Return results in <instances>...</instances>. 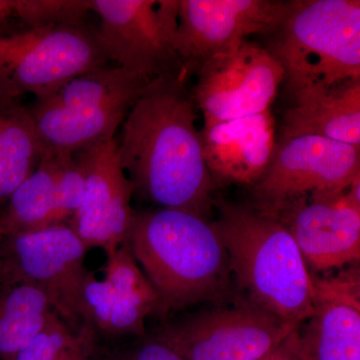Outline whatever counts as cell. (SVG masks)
<instances>
[{"label":"cell","mask_w":360,"mask_h":360,"mask_svg":"<svg viewBox=\"0 0 360 360\" xmlns=\"http://www.w3.org/2000/svg\"><path fill=\"white\" fill-rule=\"evenodd\" d=\"M347 189L300 196L270 215L290 234L311 272L359 262L360 205Z\"/></svg>","instance_id":"cell-13"},{"label":"cell","mask_w":360,"mask_h":360,"mask_svg":"<svg viewBox=\"0 0 360 360\" xmlns=\"http://www.w3.org/2000/svg\"><path fill=\"white\" fill-rule=\"evenodd\" d=\"M104 281L149 315L160 316V300L125 243L106 252Z\"/></svg>","instance_id":"cell-22"},{"label":"cell","mask_w":360,"mask_h":360,"mask_svg":"<svg viewBox=\"0 0 360 360\" xmlns=\"http://www.w3.org/2000/svg\"><path fill=\"white\" fill-rule=\"evenodd\" d=\"M196 110L186 75L151 80L122 123L117 149L134 193L208 220L219 187L203 158Z\"/></svg>","instance_id":"cell-1"},{"label":"cell","mask_w":360,"mask_h":360,"mask_svg":"<svg viewBox=\"0 0 360 360\" xmlns=\"http://www.w3.org/2000/svg\"><path fill=\"white\" fill-rule=\"evenodd\" d=\"M291 98L281 139L315 135L360 148V78L307 89Z\"/></svg>","instance_id":"cell-18"},{"label":"cell","mask_w":360,"mask_h":360,"mask_svg":"<svg viewBox=\"0 0 360 360\" xmlns=\"http://www.w3.org/2000/svg\"><path fill=\"white\" fill-rule=\"evenodd\" d=\"M148 311L117 292L104 279L89 272L82 288L80 316L85 330L92 328L111 335H146Z\"/></svg>","instance_id":"cell-21"},{"label":"cell","mask_w":360,"mask_h":360,"mask_svg":"<svg viewBox=\"0 0 360 360\" xmlns=\"http://www.w3.org/2000/svg\"><path fill=\"white\" fill-rule=\"evenodd\" d=\"M84 182L75 155H41L32 174L9 196L0 217L4 236L70 224L82 203Z\"/></svg>","instance_id":"cell-16"},{"label":"cell","mask_w":360,"mask_h":360,"mask_svg":"<svg viewBox=\"0 0 360 360\" xmlns=\"http://www.w3.org/2000/svg\"><path fill=\"white\" fill-rule=\"evenodd\" d=\"M4 238V232H2L1 229H0V243H1L2 238Z\"/></svg>","instance_id":"cell-28"},{"label":"cell","mask_w":360,"mask_h":360,"mask_svg":"<svg viewBox=\"0 0 360 360\" xmlns=\"http://www.w3.org/2000/svg\"></svg>","instance_id":"cell-29"},{"label":"cell","mask_w":360,"mask_h":360,"mask_svg":"<svg viewBox=\"0 0 360 360\" xmlns=\"http://www.w3.org/2000/svg\"><path fill=\"white\" fill-rule=\"evenodd\" d=\"M297 330L298 328L291 333L274 352L262 360H307L302 354Z\"/></svg>","instance_id":"cell-26"},{"label":"cell","mask_w":360,"mask_h":360,"mask_svg":"<svg viewBox=\"0 0 360 360\" xmlns=\"http://www.w3.org/2000/svg\"><path fill=\"white\" fill-rule=\"evenodd\" d=\"M310 277L312 314L297 330L305 359L360 360L359 269Z\"/></svg>","instance_id":"cell-15"},{"label":"cell","mask_w":360,"mask_h":360,"mask_svg":"<svg viewBox=\"0 0 360 360\" xmlns=\"http://www.w3.org/2000/svg\"><path fill=\"white\" fill-rule=\"evenodd\" d=\"M117 148L115 139L75 153L84 172V193L68 225L87 250H115L124 243L134 219V186L123 170Z\"/></svg>","instance_id":"cell-14"},{"label":"cell","mask_w":360,"mask_h":360,"mask_svg":"<svg viewBox=\"0 0 360 360\" xmlns=\"http://www.w3.org/2000/svg\"><path fill=\"white\" fill-rule=\"evenodd\" d=\"M150 80L108 65L73 78L30 106L41 155H75L115 139Z\"/></svg>","instance_id":"cell-5"},{"label":"cell","mask_w":360,"mask_h":360,"mask_svg":"<svg viewBox=\"0 0 360 360\" xmlns=\"http://www.w3.org/2000/svg\"><path fill=\"white\" fill-rule=\"evenodd\" d=\"M41 149L32 112L20 101L0 99V201L39 165Z\"/></svg>","instance_id":"cell-20"},{"label":"cell","mask_w":360,"mask_h":360,"mask_svg":"<svg viewBox=\"0 0 360 360\" xmlns=\"http://www.w3.org/2000/svg\"><path fill=\"white\" fill-rule=\"evenodd\" d=\"M89 354L90 336L75 333L56 314L14 360H89Z\"/></svg>","instance_id":"cell-23"},{"label":"cell","mask_w":360,"mask_h":360,"mask_svg":"<svg viewBox=\"0 0 360 360\" xmlns=\"http://www.w3.org/2000/svg\"><path fill=\"white\" fill-rule=\"evenodd\" d=\"M200 135L206 167L217 187L255 186L266 174L277 144L270 110L203 124Z\"/></svg>","instance_id":"cell-17"},{"label":"cell","mask_w":360,"mask_h":360,"mask_svg":"<svg viewBox=\"0 0 360 360\" xmlns=\"http://www.w3.org/2000/svg\"><path fill=\"white\" fill-rule=\"evenodd\" d=\"M97 40L118 68L153 80L186 75L175 49L179 0H90Z\"/></svg>","instance_id":"cell-8"},{"label":"cell","mask_w":360,"mask_h":360,"mask_svg":"<svg viewBox=\"0 0 360 360\" xmlns=\"http://www.w3.org/2000/svg\"><path fill=\"white\" fill-rule=\"evenodd\" d=\"M13 20H16L14 0H0V37L15 30H11Z\"/></svg>","instance_id":"cell-27"},{"label":"cell","mask_w":360,"mask_h":360,"mask_svg":"<svg viewBox=\"0 0 360 360\" xmlns=\"http://www.w3.org/2000/svg\"><path fill=\"white\" fill-rule=\"evenodd\" d=\"M160 300V316L236 295L229 255L212 221L182 210L135 212L124 243Z\"/></svg>","instance_id":"cell-2"},{"label":"cell","mask_w":360,"mask_h":360,"mask_svg":"<svg viewBox=\"0 0 360 360\" xmlns=\"http://www.w3.org/2000/svg\"><path fill=\"white\" fill-rule=\"evenodd\" d=\"M15 18L21 28L85 25L90 0H14Z\"/></svg>","instance_id":"cell-24"},{"label":"cell","mask_w":360,"mask_h":360,"mask_svg":"<svg viewBox=\"0 0 360 360\" xmlns=\"http://www.w3.org/2000/svg\"><path fill=\"white\" fill-rule=\"evenodd\" d=\"M54 314L45 291L0 257V359H15Z\"/></svg>","instance_id":"cell-19"},{"label":"cell","mask_w":360,"mask_h":360,"mask_svg":"<svg viewBox=\"0 0 360 360\" xmlns=\"http://www.w3.org/2000/svg\"><path fill=\"white\" fill-rule=\"evenodd\" d=\"M108 61L96 32L85 25L13 30L0 37V99L44 98Z\"/></svg>","instance_id":"cell-6"},{"label":"cell","mask_w":360,"mask_h":360,"mask_svg":"<svg viewBox=\"0 0 360 360\" xmlns=\"http://www.w3.org/2000/svg\"><path fill=\"white\" fill-rule=\"evenodd\" d=\"M196 73L191 96L203 124L270 110L284 80L283 66L266 47L248 39L207 59Z\"/></svg>","instance_id":"cell-10"},{"label":"cell","mask_w":360,"mask_h":360,"mask_svg":"<svg viewBox=\"0 0 360 360\" xmlns=\"http://www.w3.org/2000/svg\"><path fill=\"white\" fill-rule=\"evenodd\" d=\"M267 51L290 96L360 78L359 0H292Z\"/></svg>","instance_id":"cell-4"},{"label":"cell","mask_w":360,"mask_h":360,"mask_svg":"<svg viewBox=\"0 0 360 360\" xmlns=\"http://www.w3.org/2000/svg\"><path fill=\"white\" fill-rule=\"evenodd\" d=\"M89 360H184L174 350L156 340L155 338L143 341L141 345H135L123 350L108 352L101 356L91 354Z\"/></svg>","instance_id":"cell-25"},{"label":"cell","mask_w":360,"mask_h":360,"mask_svg":"<svg viewBox=\"0 0 360 360\" xmlns=\"http://www.w3.org/2000/svg\"><path fill=\"white\" fill-rule=\"evenodd\" d=\"M87 248L68 224L4 236L0 257L37 284L75 333H86L80 316L82 288L89 272Z\"/></svg>","instance_id":"cell-11"},{"label":"cell","mask_w":360,"mask_h":360,"mask_svg":"<svg viewBox=\"0 0 360 360\" xmlns=\"http://www.w3.org/2000/svg\"><path fill=\"white\" fill-rule=\"evenodd\" d=\"M288 1L179 0L175 49L187 75L251 34L270 37L281 25Z\"/></svg>","instance_id":"cell-12"},{"label":"cell","mask_w":360,"mask_h":360,"mask_svg":"<svg viewBox=\"0 0 360 360\" xmlns=\"http://www.w3.org/2000/svg\"><path fill=\"white\" fill-rule=\"evenodd\" d=\"M300 326L259 309L236 291L210 309L165 321L153 338L184 360H262Z\"/></svg>","instance_id":"cell-7"},{"label":"cell","mask_w":360,"mask_h":360,"mask_svg":"<svg viewBox=\"0 0 360 360\" xmlns=\"http://www.w3.org/2000/svg\"><path fill=\"white\" fill-rule=\"evenodd\" d=\"M214 208L212 222L229 255L236 291L281 321L304 323L312 314L314 288L290 234L250 203L217 198Z\"/></svg>","instance_id":"cell-3"},{"label":"cell","mask_w":360,"mask_h":360,"mask_svg":"<svg viewBox=\"0 0 360 360\" xmlns=\"http://www.w3.org/2000/svg\"><path fill=\"white\" fill-rule=\"evenodd\" d=\"M359 174V148L350 144L315 135L281 139L266 174L251 187L250 205L274 215L300 196L347 191Z\"/></svg>","instance_id":"cell-9"}]
</instances>
